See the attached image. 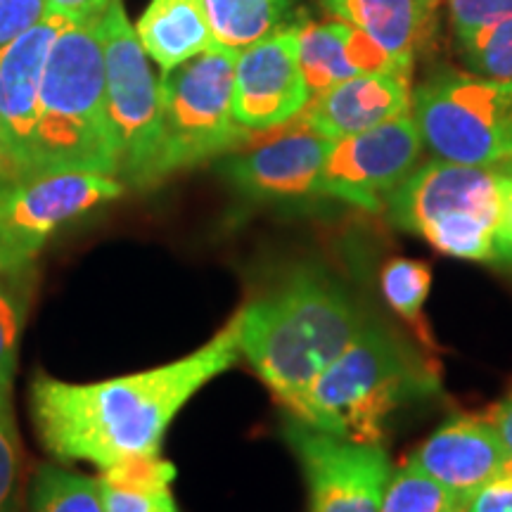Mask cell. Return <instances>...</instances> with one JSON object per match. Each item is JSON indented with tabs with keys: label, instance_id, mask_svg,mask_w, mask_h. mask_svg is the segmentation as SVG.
<instances>
[{
	"label": "cell",
	"instance_id": "1",
	"mask_svg": "<svg viewBox=\"0 0 512 512\" xmlns=\"http://www.w3.org/2000/svg\"><path fill=\"white\" fill-rule=\"evenodd\" d=\"M240 313L192 354L143 373L100 382L31 380L34 427L50 456L110 467L162 453V441L185 403L240 361Z\"/></svg>",
	"mask_w": 512,
	"mask_h": 512
},
{
	"label": "cell",
	"instance_id": "2",
	"mask_svg": "<svg viewBox=\"0 0 512 512\" xmlns=\"http://www.w3.org/2000/svg\"><path fill=\"white\" fill-rule=\"evenodd\" d=\"M238 313L242 356L292 415L368 325L349 292L311 266L294 268Z\"/></svg>",
	"mask_w": 512,
	"mask_h": 512
},
{
	"label": "cell",
	"instance_id": "3",
	"mask_svg": "<svg viewBox=\"0 0 512 512\" xmlns=\"http://www.w3.org/2000/svg\"><path fill=\"white\" fill-rule=\"evenodd\" d=\"M86 171L117 178L100 19L67 22L50 48L38 95L34 174Z\"/></svg>",
	"mask_w": 512,
	"mask_h": 512
},
{
	"label": "cell",
	"instance_id": "4",
	"mask_svg": "<svg viewBox=\"0 0 512 512\" xmlns=\"http://www.w3.org/2000/svg\"><path fill=\"white\" fill-rule=\"evenodd\" d=\"M437 389L434 363L389 330L366 325L311 384L294 418L358 444H380L394 411Z\"/></svg>",
	"mask_w": 512,
	"mask_h": 512
},
{
	"label": "cell",
	"instance_id": "5",
	"mask_svg": "<svg viewBox=\"0 0 512 512\" xmlns=\"http://www.w3.org/2000/svg\"><path fill=\"white\" fill-rule=\"evenodd\" d=\"M100 34L107 107L119 152L117 178L136 190L155 188L164 181L162 88L136 27H131L124 0H112L100 17Z\"/></svg>",
	"mask_w": 512,
	"mask_h": 512
},
{
	"label": "cell",
	"instance_id": "6",
	"mask_svg": "<svg viewBox=\"0 0 512 512\" xmlns=\"http://www.w3.org/2000/svg\"><path fill=\"white\" fill-rule=\"evenodd\" d=\"M240 50L216 46L162 76L164 178L238 150L249 140L233 119Z\"/></svg>",
	"mask_w": 512,
	"mask_h": 512
},
{
	"label": "cell",
	"instance_id": "7",
	"mask_svg": "<svg viewBox=\"0 0 512 512\" xmlns=\"http://www.w3.org/2000/svg\"><path fill=\"white\" fill-rule=\"evenodd\" d=\"M422 145L453 164L494 171L512 155V81L444 76L413 93Z\"/></svg>",
	"mask_w": 512,
	"mask_h": 512
},
{
	"label": "cell",
	"instance_id": "8",
	"mask_svg": "<svg viewBox=\"0 0 512 512\" xmlns=\"http://www.w3.org/2000/svg\"><path fill=\"white\" fill-rule=\"evenodd\" d=\"M121 192L119 178L86 171H43L17 181L0 197V271L34 266L57 230Z\"/></svg>",
	"mask_w": 512,
	"mask_h": 512
},
{
	"label": "cell",
	"instance_id": "9",
	"mask_svg": "<svg viewBox=\"0 0 512 512\" xmlns=\"http://www.w3.org/2000/svg\"><path fill=\"white\" fill-rule=\"evenodd\" d=\"M285 439L309 486V512H380L392 475L380 444L335 437L294 415L285 422Z\"/></svg>",
	"mask_w": 512,
	"mask_h": 512
},
{
	"label": "cell",
	"instance_id": "10",
	"mask_svg": "<svg viewBox=\"0 0 512 512\" xmlns=\"http://www.w3.org/2000/svg\"><path fill=\"white\" fill-rule=\"evenodd\" d=\"M420 155L422 138L411 114L332 140L320 174V195L380 211L399 183L413 174Z\"/></svg>",
	"mask_w": 512,
	"mask_h": 512
},
{
	"label": "cell",
	"instance_id": "11",
	"mask_svg": "<svg viewBox=\"0 0 512 512\" xmlns=\"http://www.w3.org/2000/svg\"><path fill=\"white\" fill-rule=\"evenodd\" d=\"M297 29H275L238 53L233 119L247 131L287 126L309 105L311 91L299 67Z\"/></svg>",
	"mask_w": 512,
	"mask_h": 512
},
{
	"label": "cell",
	"instance_id": "12",
	"mask_svg": "<svg viewBox=\"0 0 512 512\" xmlns=\"http://www.w3.org/2000/svg\"><path fill=\"white\" fill-rule=\"evenodd\" d=\"M69 19L46 15L0 48V155L15 181L34 176L38 95L57 34Z\"/></svg>",
	"mask_w": 512,
	"mask_h": 512
},
{
	"label": "cell",
	"instance_id": "13",
	"mask_svg": "<svg viewBox=\"0 0 512 512\" xmlns=\"http://www.w3.org/2000/svg\"><path fill=\"white\" fill-rule=\"evenodd\" d=\"M394 228L420 235L427 223L456 214H477L496 221L501 216V176L482 166L437 159L413 171L384 204Z\"/></svg>",
	"mask_w": 512,
	"mask_h": 512
},
{
	"label": "cell",
	"instance_id": "14",
	"mask_svg": "<svg viewBox=\"0 0 512 512\" xmlns=\"http://www.w3.org/2000/svg\"><path fill=\"white\" fill-rule=\"evenodd\" d=\"M330 147V138L311 131L297 117L285 133L230 157L223 174L254 202L306 200L320 195V174Z\"/></svg>",
	"mask_w": 512,
	"mask_h": 512
},
{
	"label": "cell",
	"instance_id": "15",
	"mask_svg": "<svg viewBox=\"0 0 512 512\" xmlns=\"http://www.w3.org/2000/svg\"><path fill=\"white\" fill-rule=\"evenodd\" d=\"M411 460L460 501L510 470L508 451L486 415H456L446 420Z\"/></svg>",
	"mask_w": 512,
	"mask_h": 512
},
{
	"label": "cell",
	"instance_id": "16",
	"mask_svg": "<svg viewBox=\"0 0 512 512\" xmlns=\"http://www.w3.org/2000/svg\"><path fill=\"white\" fill-rule=\"evenodd\" d=\"M411 74L373 72L313 95L299 119L320 136L339 140L411 114Z\"/></svg>",
	"mask_w": 512,
	"mask_h": 512
},
{
	"label": "cell",
	"instance_id": "17",
	"mask_svg": "<svg viewBox=\"0 0 512 512\" xmlns=\"http://www.w3.org/2000/svg\"><path fill=\"white\" fill-rule=\"evenodd\" d=\"M297 53L311 98L358 74L401 72L373 38L342 19L299 27Z\"/></svg>",
	"mask_w": 512,
	"mask_h": 512
},
{
	"label": "cell",
	"instance_id": "18",
	"mask_svg": "<svg viewBox=\"0 0 512 512\" xmlns=\"http://www.w3.org/2000/svg\"><path fill=\"white\" fill-rule=\"evenodd\" d=\"M332 19H342L380 46L401 72L411 74L415 50L432 34V0H320Z\"/></svg>",
	"mask_w": 512,
	"mask_h": 512
},
{
	"label": "cell",
	"instance_id": "19",
	"mask_svg": "<svg viewBox=\"0 0 512 512\" xmlns=\"http://www.w3.org/2000/svg\"><path fill=\"white\" fill-rule=\"evenodd\" d=\"M136 34L164 74L219 46L204 0H150Z\"/></svg>",
	"mask_w": 512,
	"mask_h": 512
},
{
	"label": "cell",
	"instance_id": "20",
	"mask_svg": "<svg viewBox=\"0 0 512 512\" xmlns=\"http://www.w3.org/2000/svg\"><path fill=\"white\" fill-rule=\"evenodd\" d=\"M174 463L155 456H136L102 467L98 486L105 512H181L174 496Z\"/></svg>",
	"mask_w": 512,
	"mask_h": 512
},
{
	"label": "cell",
	"instance_id": "21",
	"mask_svg": "<svg viewBox=\"0 0 512 512\" xmlns=\"http://www.w3.org/2000/svg\"><path fill=\"white\" fill-rule=\"evenodd\" d=\"M36 266L0 271V401L10 399L19 342L34 302Z\"/></svg>",
	"mask_w": 512,
	"mask_h": 512
},
{
	"label": "cell",
	"instance_id": "22",
	"mask_svg": "<svg viewBox=\"0 0 512 512\" xmlns=\"http://www.w3.org/2000/svg\"><path fill=\"white\" fill-rule=\"evenodd\" d=\"M216 43L242 50L278 27L283 0H204Z\"/></svg>",
	"mask_w": 512,
	"mask_h": 512
},
{
	"label": "cell",
	"instance_id": "23",
	"mask_svg": "<svg viewBox=\"0 0 512 512\" xmlns=\"http://www.w3.org/2000/svg\"><path fill=\"white\" fill-rule=\"evenodd\" d=\"M380 287L389 309L406 320L418 332L420 339L430 344V332H427L425 320V302L430 297L432 287L430 264L418 259H406V256L389 259L382 266Z\"/></svg>",
	"mask_w": 512,
	"mask_h": 512
},
{
	"label": "cell",
	"instance_id": "24",
	"mask_svg": "<svg viewBox=\"0 0 512 512\" xmlns=\"http://www.w3.org/2000/svg\"><path fill=\"white\" fill-rule=\"evenodd\" d=\"M29 512H105L98 477L43 465L31 482Z\"/></svg>",
	"mask_w": 512,
	"mask_h": 512
},
{
	"label": "cell",
	"instance_id": "25",
	"mask_svg": "<svg viewBox=\"0 0 512 512\" xmlns=\"http://www.w3.org/2000/svg\"><path fill=\"white\" fill-rule=\"evenodd\" d=\"M463 501L411 458L389 475L380 512H456Z\"/></svg>",
	"mask_w": 512,
	"mask_h": 512
},
{
	"label": "cell",
	"instance_id": "26",
	"mask_svg": "<svg viewBox=\"0 0 512 512\" xmlns=\"http://www.w3.org/2000/svg\"><path fill=\"white\" fill-rule=\"evenodd\" d=\"M460 53L479 79L512 81V17L458 36Z\"/></svg>",
	"mask_w": 512,
	"mask_h": 512
},
{
	"label": "cell",
	"instance_id": "27",
	"mask_svg": "<svg viewBox=\"0 0 512 512\" xmlns=\"http://www.w3.org/2000/svg\"><path fill=\"white\" fill-rule=\"evenodd\" d=\"M0 512H24L22 446L10 399L0 401Z\"/></svg>",
	"mask_w": 512,
	"mask_h": 512
},
{
	"label": "cell",
	"instance_id": "28",
	"mask_svg": "<svg viewBox=\"0 0 512 512\" xmlns=\"http://www.w3.org/2000/svg\"><path fill=\"white\" fill-rule=\"evenodd\" d=\"M458 36L512 17V0H448Z\"/></svg>",
	"mask_w": 512,
	"mask_h": 512
},
{
	"label": "cell",
	"instance_id": "29",
	"mask_svg": "<svg viewBox=\"0 0 512 512\" xmlns=\"http://www.w3.org/2000/svg\"><path fill=\"white\" fill-rule=\"evenodd\" d=\"M46 17V0H0V48L34 29Z\"/></svg>",
	"mask_w": 512,
	"mask_h": 512
},
{
	"label": "cell",
	"instance_id": "30",
	"mask_svg": "<svg viewBox=\"0 0 512 512\" xmlns=\"http://www.w3.org/2000/svg\"><path fill=\"white\" fill-rule=\"evenodd\" d=\"M465 512H512V472L479 486L463 501Z\"/></svg>",
	"mask_w": 512,
	"mask_h": 512
},
{
	"label": "cell",
	"instance_id": "31",
	"mask_svg": "<svg viewBox=\"0 0 512 512\" xmlns=\"http://www.w3.org/2000/svg\"><path fill=\"white\" fill-rule=\"evenodd\" d=\"M498 264L512 266V178L501 176V216L496 226Z\"/></svg>",
	"mask_w": 512,
	"mask_h": 512
},
{
	"label": "cell",
	"instance_id": "32",
	"mask_svg": "<svg viewBox=\"0 0 512 512\" xmlns=\"http://www.w3.org/2000/svg\"><path fill=\"white\" fill-rule=\"evenodd\" d=\"M112 0H46V15H57L69 22L100 19Z\"/></svg>",
	"mask_w": 512,
	"mask_h": 512
},
{
	"label": "cell",
	"instance_id": "33",
	"mask_svg": "<svg viewBox=\"0 0 512 512\" xmlns=\"http://www.w3.org/2000/svg\"><path fill=\"white\" fill-rule=\"evenodd\" d=\"M484 415L489 418L491 425H494V430L498 432V437H501V441H503L505 451H508V458H510L508 472H512V387H510V392L505 394L501 401H496Z\"/></svg>",
	"mask_w": 512,
	"mask_h": 512
},
{
	"label": "cell",
	"instance_id": "34",
	"mask_svg": "<svg viewBox=\"0 0 512 512\" xmlns=\"http://www.w3.org/2000/svg\"><path fill=\"white\" fill-rule=\"evenodd\" d=\"M494 171H496L498 176H510V178H512V155H510L508 159H503V162L498 164Z\"/></svg>",
	"mask_w": 512,
	"mask_h": 512
},
{
	"label": "cell",
	"instance_id": "35",
	"mask_svg": "<svg viewBox=\"0 0 512 512\" xmlns=\"http://www.w3.org/2000/svg\"><path fill=\"white\" fill-rule=\"evenodd\" d=\"M15 183H17V181H12V178H8V176H0V197H3L5 192H8Z\"/></svg>",
	"mask_w": 512,
	"mask_h": 512
},
{
	"label": "cell",
	"instance_id": "36",
	"mask_svg": "<svg viewBox=\"0 0 512 512\" xmlns=\"http://www.w3.org/2000/svg\"><path fill=\"white\" fill-rule=\"evenodd\" d=\"M0 176H8V178H12V181H15V176L10 174L8 166H5V162H3V155H0Z\"/></svg>",
	"mask_w": 512,
	"mask_h": 512
},
{
	"label": "cell",
	"instance_id": "37",
	"mask_svg": "<svg viewBox=\"0 0 512 512\" xmlns=\"http://www.w3.org/2000/svg\"><path fill=\"white\" fill-rule=\"evenodd\" d=\"M456 512H465V510H463V505H460V508H458V510H456Z\"/></svg>",
	"mask_w": 512,
	"mask_h": 512
},
{
	"label": "cell",
	"instance_id": "38",
	"mask_svg": "<svg viewBox=\"0 0 512 512\" xmlns=\"http://www.w3.org/2000/svg\"><path fill=\"white\" fill-rule=\"evenodd\" d=\"M432 3H434V5H439V0H432Z\"/></svg>",
	"mask_w": 512,
	"mask_h": 512
},
{
	"label": "cell",
	"instance_id": "39",
	"mask_svg": "<svg viewBox=\"0 0 512 512\" xmlns=\"http://www.w3.org/2000/svg\"><path fill=\"white\" fill-rule=\"evenodd\" d=\"M283 3H285V0H283Z\"/></svg>",
	"mask_w": 512,
	"mask_h": 512
}]
</instances>
